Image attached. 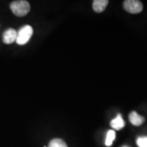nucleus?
<instances>
[{"label": "nucleus", "instance_id": "f257e3e1", "mask_svg": "<svg viewBox=\"0 0 147 147\" xmlns=\"http://www.w3.org/2000/svg\"><path fill=\"white\" fill-rule=\"evenodd\" d=\"M10 9L12 12L17 16H24L27 15L30 11V5L27 1H14L11 3Z\"/></svg>", "mask_w": 147, "mask_h": 147}, {"label": "nucleus", "instance_id": "f03ea898", "mask_svg": "<svg viewBox=\"0 0 147 147\" xmlns=\"http://www.w3.org/2000/svg\"><path fill=\"white\" fill-rule=\"evenodd\" d=\"M33 33H34L33 28L30 25H25L21 27L17 32V36L16 39V43L19 45H25L30 40Z\"/></svg>", "mask_w": 147, "mask_h": 147}, {"label": "nucleus", "instance_id": "7ed1b4c3", "mask_svg": "<svg viewBox=\"0 0 147 147\" xmlns=\"http://www.w3.org/2000/svg\"><path fill=\"white\" fill-rule=\"evenodd\" d=\"M123 8L127 12L131 14H138L142 12L143 5L138 0H126L123 1Z\"/></svg>", "mask_w": 147, "mask_h": 147}, {"label": "nucleus", "instance_id": "20e7f679", "mask_svg": "<svg viewBox=\"0 0 147 147\" xmlns=\"http://www.w3.org/2000/svg\"><path fill=\"white\" fill-rule=\"evenodd\" d=\"M16 36H17V32L14 29H8L3 33V42L7 45L13 43L16 41Z\"/></svg>", "mask_w": 147, "mask_h": 147}, {"label": "nucleus", "instance_id": "39448f33", "mask_svg": "<svg viewBox=\"0 0 147 147\" xmlns=\"http://www.w3.org/2000/svg\"><path fill=\"white\" fill-rule=\"evenodd\" d=\"M129 119L134 125L140 126L144 122L145 119L142 116H140L136 112L132 111L129 115Z\"/></svg>", "mask_w": 147, "mask_h": 147}, {"label": "nucleus", "instance_id": "423d86ee", "mask_svg": "<svg viewBox=\"0 0 147 147\" xmlns=\"http://www.w3.org/2000/svg\"><path fill=\"white\" fill-rule=\"evenodd\" d=\"M108 3V0H95L93 2V10L98 13L102 12L106 9Z\"/></svg>", "mask_w": 147, "mask_h": 147}, {"label": "nucleus", "instance_id": "0eeeda50", "mask_svg": "<svg viewBox=\"0 0 147 147\" xmlns=\"http://www.w3.org/2000/svg\"><path fill=\"white\" fill-rule=\"evenodd\" d=\"M110 126L112 127L113 129H115L116 130H120L121 129H123L125 127V123L121 115H118L115 119H114L113 120L110 121Z\"/></svg>", "mask_w": 147, "mask_h": 147}, {"label": "nucleus", "instance_id": "6e6552de", "mask_svg": "<svg viewBox=\"0 0 147 147\" xmlns=\"http://www.w3.org/2000/svg\"><path fill=\"white\" fill-rule=\"evenodd\" d=\"M49 147H68L62 139L55 138L49 142Z\"/></svg>", "mask_w": 147, "mask_h": 147}, {"label": "nucleus", "instance_id": "1a4fd4ad", "mask_svg": "<svg viewBox=\"0 0 147 147\" xmlns=\"http://www.w3.org/2000/svg\"><path fill=\"white\" fill-rule=\"evenodd\" d=\"M116 136L115 131L114 130H110L108 131L107 136H106V140L105 144L107 146H110L112 144H113V141L115 140Z\"/></svg>", "mask_w": 147, "mask_h": 147}, {"label": "nucleus", "instance_id": "9d476101", "mask_svg": "<svg viewBox=\"0 0 147 147\" xmlns=\"http://www.w3.org/2000/svg\"><path fill=\"white\" fill-rule=\"evenodd\" d=\"M136 143L139 147H147V136L138 138Z\"/></svg>", "mask_w": 147, "mask_h": 147}, {"label": "nucleus", "instance_id": "9b49d317", "mask_svg": "<svg viewBox=\"0 0 147 147\" xmlns=\"http://www.w3.org/2000/svg\"><path fill=\"white\" fill-rule=\"evenodd\" d=\"M123 147H129V146H123Z\"/></svg>", "mask_w": 147, "mask_h": 147}, {"label": "nucleus", "instance_id": "f8f14e48", "mask_svg": "<svg viewBox=\"0 0 147 147\" xmlns=\"http://www.w3.org/2000/svg\"><path fill=\"white\" fill-rule=\"evenodd\" d=\"M44 147H47V146H44Z\"/></svg>", "mask_w": 147, "mask_h": 147}]
</instances>
